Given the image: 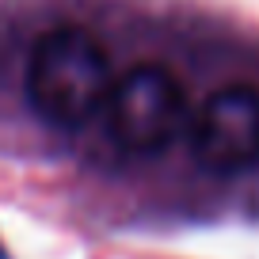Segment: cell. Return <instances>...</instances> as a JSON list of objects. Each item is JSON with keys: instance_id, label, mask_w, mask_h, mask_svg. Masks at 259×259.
Wrapping results in <instances>:
<instances>
[{"instance_id": "cell-2", "label": "cell", "mask_w": 259, "mask_h": 259, "mask_svg": "<svg viewBox=\"0 0 259 259\" xmlns=\"http://www.w3.org/2000/svg\"><path fill=\"white\" fill-rule=\"evenodd\" d=\"M107 134L122 153L153 156L164 153L187 126V96L171 69L156 61L134 65L111 80L103 103Z\"/></svg>"}, {"instance_id": "cell-1", "label": "cell", "mask_w": 259, "mask_h": 259, "mask_svg": "<svg viewBox=\"0 0 259 259\" xmlns=\"http://www.w3.org/2000/svg\"><path fill=\"white\" fill-rule=\"evenodd\" d=\"M111 80V57L96 34L84 27H54L31 46L23 92L42 122L80 130L103 114Z\"/></svg>"}, {"instance_id": "cell-3", "label": "cell", "mask_w": 259, "mask_h": 259, "mask_svg": "<svg viewBox=\"0 0 259 259\" xmlns=\"http://www.w3.org/2000/svg\"><path fill=\"white\" fill-rule=\"evenodd\" d=\"M194 160L210 171H244L259 164V88L225 84L191 118Z\"/></svg>"}]
</instances>
